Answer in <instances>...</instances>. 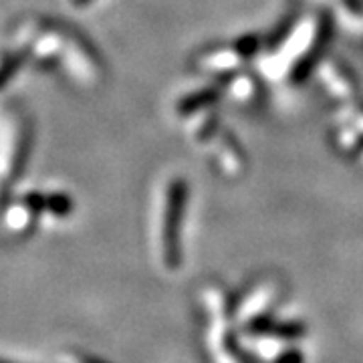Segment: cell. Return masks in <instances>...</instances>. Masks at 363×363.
I'll return each instance as SVG.
<instances>
[{
	"instance_id": "6da1fadb",
	"label": "cell",
	"mask_w": 363,
	"mask_h": 363,
	"mask_svg": "<svg viewBox=\"0 0 363 363\" xmlns=\"http://www.w3.org/2000/svg\"><path fill=\"white\" fill-rule=\"evenodd\" d=\"M248 331L252 335H260V337H277V339H295L301 337L305 333V327L301 323H281V321H274L271 319H259L255 323H250Z\"/></svg>"
},
{
	"instance_id": "7a4b0ae2",
	"label": "cell",
	"mask_w": 363,
	"mask_h": 363,
	"mask_svg": "<svg viewBox=\"0 0 363 363\" xmlns=\"http://www.w3.org/2000/svg\"><path fill=\"white\" fill-rule=\"evenodd\" d=\"M279 363H303V357L298 351H291V353H285L279 357Z\"/></svg>"
},
{
	"instance_id": "3957f363",
	"label": "cell",
	"mask_w": 363,
	"mask_h": 363,
	"mask_svg": "<svg viewBox=\"0 0 363 363\" xmlns=\"http://www.w3.org/2000/svg\"><path fill=\"white\" fill-rule=\"evenodd\" d=\"M0 363H14V362H6V359H0Z\"/></svg>"
}]
</instances>
